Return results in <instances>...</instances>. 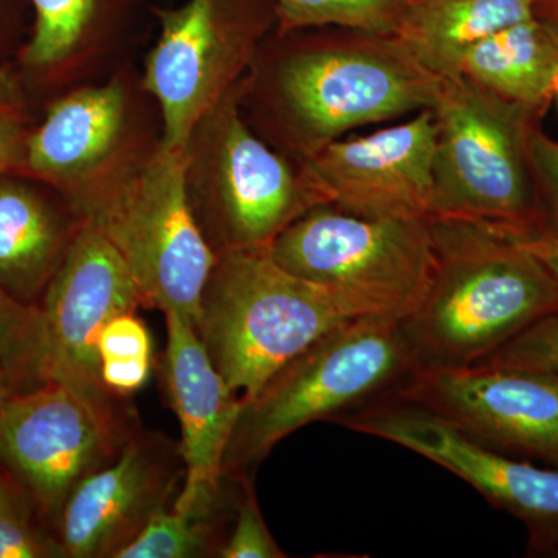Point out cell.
<instances>
[{
    "label": "cell",
    "mask_w": 558,
    "mask_h": 558,
    "mask_svg": "<svg viewBox=\"0 0 558 558\" xmlns=\"http://www.w3.org/2000/svg\"><path fill=\"white\" fill-rule=\"evenodd\" d=\"M428 222L435 274L400 319L416 371L478 363L558 310V279L519 242L464 220Z\"/></svg>",
    "instance_id": "obj_1"
},
{
    "label": "cell",
    "mask_w": 558,
    "mask_h": 558,
    "mask_svg": "<svg viewBox=\"0 0 558 558\" xmlns=\"http://www.w3.org/2000/svg\"><path fill=\"white\" fill-rule=\"evenodd\" d=\"M352 319L357 318L329 290L282 269L264 245L219 250L196 330L245 402L301 352Z\"/></svg>",
    "instance_id": "obj_2"
},
{
    "label": "cell",
    "mask_w": 558,
    "mask_h": 558,
    "mask_svg": "<svg viewBox=\"0 0 558 558\" xmlns=\"http://www.w3.org/2000/svg\"><path fill=\"white\" fill-rule=\"evenodd\" d=\"M271 80L301 161L355 128L432 109L440 84L395 35L343 27L290 51Z\"/></svg>",
    "instance_id": "obj_3"
},
{
    "label": "cell",
    "mask_w": 558,
    "mask_h": 558,
    "mask_svg": "<svg viewBox=\"0 0 558 558\" xmlns=\"http://www.w3.org/2000/svg\"><path fill=\"white\" fill-rule=\"evenodd\" d=\"M428 216L520 240L538 233L529 140L545 112L505 100L464 75L440 78Z\"/></svg>",
    "instance_id": "obj_4"
},
{
    "label": "cell",
    "mask_w": 558,
    "mask_h": 558,
    "mask_svg": "<svg viewBox=\"0 0 558 558\" xmlns=\"http://www.w3.org/2000/svg\"><path fill=\"white\" fill-rule=\"evenodd\" d=\"M416 371L400 319H352L289 362L242 403L223 459L230 478H248L282 439L317 421L392 395Z\"/></svg>",
    "instance_id": "obj_5"
},
{
    "label": "cell",
    "mask_w": 558,
    "mask_h": 558,
    "mask_svg": "<svg viewBox=\"0 0 558 558\" xmlns=\"http://www.w3.org/2000/svg\"><path fill=\"white\" fill-rule=\"evenodd\" d=\"M282 269L329 290L355 318L416 311L436 267L427 218L366 219L318 205L269 245Z\"/></svg>",
    "instance_id": "obj_6"
},
{
    "label": "cell",
    "mask_w": 558,
    "mask_h": 558,
    "mask_svg": "<svg viewBox=\"0 0 558 558\" xmlns=\"http://www.w3.org/2000/svg\"><path fill=\"white\" fill-rule=\"evenodd\" d=\"M186 149H161L112 190L83 204V220L126 260L143 306L174 312L196 326L216 255L191 208Z\"/></svg>",
    "instance_id": "obj_7"
},
{
    "label": "cell",
    "mask_w": 558,
    "mask_h": 558,
    "mask_svg": "<svg viewBox=\"0 0 558 558\" xmlns=\"http://www.w3.org/2000/svg\"><path fill=\"white\" fill-rule=\"evenodd\" d=\"M140 306L126 260L102 231L83 220L39 303L40 381L64 385L109 421L126 425L116 403L120 399L102 385L97 343L110 319Z\"/></svg>",
    "instance_id": "obj_8"
},
{
    "label": "cell",
    "mask_w": 558,
    "mask_h": 558,
    "mask_svg": "<svg viewBox=\"0 0 558 558\" xmlns=\"http://www.w3.org/2000/svg\"><path fill=\"white\" fill-rule=\"evenodd\" d=\"M72 389L46 381L14 392L0 411V464L44 519L58 520L81 481L132 435Z\"/></svg>",
    "instance_id": "obj_9"
},
{
    "label": "cell",
    "mask_w": 558,
    "mask_h": 558,
    "mask_svg": "<svg viewBox=\"0 0 558 558\" xmlns=\"http://www.w3.org/2000/svg\"><path fill=\"white\" fill-rule=\"evenodd\" d=\"M333 422L449 470L495 508L523 520L538 542L558 543V469L537 468L490 449L438 414L396 396L348 411Z\"/></svg>",
    "instance_id": "obj_10"
},
{
    "label": "cell",
    "mask_w": 558,
    "mask_h": 558,
    "mask_svg": "<svg viewBox=\"0 0 558 558\" xmlns=\"http://www.w3.org/2000/svg\"><path fill=\"white\" fill-rule=\"evenodd\" d=\"M391 396L490 449L558 464V376L473 363L414 371Z\"/></svg>",
    "instance_id": "obj_11"
},
{
    "label": "cell",
    "mask_w": 558,
    "mask_h": 558,
    "mask_svg": "<svg viewBox=\"0 0 558 558\" xmlns=\"http://www.w3.org/2000/svg\"><path fill=\"white\" fill-rule=\"evenodd\" d=\"M436 123L432 109L360 137L339 138L301 161L315 205L366 219L427 218Z\"/></svg>",
    "instance_id": "obj_12"
},
{
    "label": "cell",
    "mask_w": 558,
    "mask_h": 558,
    "mask_svg": "<svg viewBox=\"0 0 558 558\" xmlns=\"http://www.w3.org/2000/svg\"><path fill=\"white\" fill-rule=\"evenodd\" d=\"M167 319L163 384L179 418L183 486L172 509L215 513L222 487L223 459L242 410V399L209 359L196 326L174 312Z\"/></svg>",
    "instance_id": "obj_13"
},
{
    "label": "cell",
    "mask_w": 558,
    "mask_h": 558,
    "mask_svg": "<svg viewBox=\"0 0 558 558\" xmlns=\"http://www.w3.org/2000/svg\"><path fill=\"white\" fill-rule=\"evenodd\" d=\"M179 472L159 440L132 433L116 458L81 481L58 517L65 557L116 558L160 510Z\"/></svg>",
    "instance_id": "obj_14"
},
{
    "label": "cell",
    "mask_w": 558,
    "mask_h": 558,
    "mask_svg": "<svg viewBox=\"0 0 558 558\" xmlns=\"http://www.w3.org/2000/svg\"><path fill=\"white\" fill-rule=\"evenodd\" d=\"M216 161L220 250L270 245L317 207L300 172L250 131L234 106L223 113Z\"/></svg>",
    "instance_id": "obj_15"
},
{
    "label": "cell",
    "mask_w": 558,
    "mask_h": 558,
    "mask_svg": "<svg viewBox=\"0 0 558 558\" xmlns=\"http://www.w3.org/2000/svg\"><path fill=\"white\" fill-rule=\"evenodd\" d=\"M245 51L230 49L220 32L216 0H189L161 14L159 43L146 64L145 86L163 116L161 149L183 150L213 100L226 65Z\"/></svg>",
    "instance_id": "obj_16"
},
{
    "label": "cell",
    "mask_w": 558,
    "mask_h": 558,
    "mask_svg": "<svg viewBox=\"0 0 558 558\" xmlns=\"http://www.w3.org/2000/svg\"><path fill=\"white\" fill-rule=\"evenodd\" d=\"M126 95L119 83L73 92L51 106L25 138L22 163L35 174L64 182L100 163L119 138Z\"/></svg>",
    "instance_id": "obj_17"
},
{
    "label": "cell",
    "mask_w": 558,
    "mask_h": 558,
    "mask_svg": "<svg viewBox=\"0 0 558 558\" xmlns=\"http://www.w3.org/2000/svg\"><path fill=\"white\" fill-rule=\"evenodd\" d=\"M534 0H403L395 36L439 78L461 75L470 50L534 16Z\"/></svg>",
    "instance_id": "obj_18"
},
{
    "label": "cell",
    "mask_w": 558,
    "mask_h": 558,
    "mask_svg": "<svg viewBox=\"0 0 558 558\" xmlns=\"http://www.w3.org/2000/svg\"><path fill=\"white\" fill-rule=\"evenodd\" d=\"M75 233L38 193L0 179V286L11 296L39 306Z\"/></svg>",
    "instance_id": "obj_19"
},
{
    "label": "cell",
    "mask_w": 558,
    "mask_h": 558,
    "mask_svg": "<svg viewBox=\"0 0 558 558\" xmlns=\"http://www.w3.org/2000/svg\"><path fill=\"white\" fill-rule=\"evenodd\" d=\"M558 72V40L532 16L481 40L461 65V75L480 87L527 108L546 112Z\"/></svg>",
    "instance_id": "obj_20"
},
{
    "label": "cell",
    "mask_w": 558,
    "mask_h": 558,
    "mask_svg": "<svg viewBox=\"0 0 558 558\" xmlns=\"http://www.w3.org/2000/svg\"><path fill=\"white\" fill-rule=\"evenodd\" d=\"M102 385L117 399L145 387L153 369V341L135 312L117 315L101 329L97 343Z\"/></svg>",
    "instance_id": "obj_21"
},
{
    "label": "cell",
    "mask_w": 558,
    "mask_h": 558,
    "mask_svg": "<svg viewBox=\"0 0 558 558\" xmlns=\"http://www.w3.org/2000/svg\"><path fill=\"white\" fill-rule=\"evenodd\" d=\"M403 0H278L281 32L343 27L395 35Z\"/></svg>",
    "instance_id": "obj_22"
},
{
    "label": "cell",
    "mask_w": 558,
    "mask_h": 558,
    "mask_svg": "<svg viewBox=\"0 0 558 558\" xmlns=\"http://www.w3.org/2000/svg\"><path fill=\"white\" fill-rule=\"evenodd\" d=\"M167 508L157 512L116 558H197L219 553L209 517ZM218 556V554H216Z\"/></svg>",
    "instance_id": "obj_23"
},
{
    "label": "cell",
    "mask_w": 558,
    "mask_h": 558,
    "mask_svg": "<svg viewBox=\"0 0 558 558\" xmlns=\"http://www.w3.org/2000/svg\"><path fill=\"white\" fill-rule=\"evenodd\" d=\"M0 368L17 391L38 387L43 368V319L39 306L25 304L0 286Z\"/></svg>",
    "instance_id": "obj_24"
},
{
    "label": "cell",
    "mask_w": 558,
    "mask_h": 558,
    "mask_svg": "<svg viewBox=\"0 0 558 558\" xmlns=\"http://www.w3.org/2000/svg\"><path fill=\"white\" fill-rule=\"evenodd\" d=\"M36 10L35 33L24 60L32 68L57 64L78 46L94 17L97 0H32Z\"/></svg>",
    "instance_id": "obj_25"
},
{
    "label": "cell",
    "mask_w": 558,
    "mask_h": 558,
    "mask_svg": "<svg viewBox=\"0 0 558 558\" xmlns=\"http://www.w3.org/2000/svg\"><path fill=\"white\" fill-rule=\"evenodd\" d=\"M478 363L558 376V310L529 325Z\"/></svg>",
    "instance_id": "obj_26"
},
{
    "label": "cell",
    "mask_w": 558,
    "mask_h": 558,
    "mask_svg": "<svg viewBox=\"0 0 558 558\" xmlns=\"http://www.w3.org/2000/svg\"><path fill=\"white\" fill-rule=\"evenodd\" d=\"M242 497L238 505L236 520L231 534L220 545L218 557L222 558H284L270 534L260 512L258 499L248 478H240Z\"/></svg>",
    "instance_id": "obj_27"
},
{
    "label": "cell",
    "mask_w": 558,
    "mask_h": 558,
    "mask_svg": "<svg viewBox=\"0 0 558 558\" xmlns=\"http://www.w3.org/2000/svg\"><path fill=\"white\" fill-rule=\"evenodd\" d=\"M529 161L537 202L538 233L558 240V142L539 126L529 140Z\"/></svg>",
    "instance_id": "obj_28"
},
{
    "label": "cell",
    "mask_w": 558,
    "mask_h": 558,
    "mask_svg": "<svg viewBox=\"0 0 558 558\" xmlns=\"http://www.w3.org/2000/svg\"><path fill=\"white\" fill-rule=\"evenodd\" d=\"M65 557L60 539L44 534L31 517L0 513V558Z\"/></svg>",
    "instance_id": "obj_29"
},
{
    "label": "cell",
    "mask_w": 558,
    "mask_h": 558,
    "mask_svg": "<svg viewBox=\"0 0 558 558\" xmlns=\"http://www.w3.org/2000/svg\"><path fill=\"white\" fill-rule=\"evenodd\" d=\"M24 130L14 109H0V174L24 159Z\"/></svg>",
    "instance_id": "obj_30"
},
{
    "label": "cell",
    "mask_w": 558,
    "mask_h": 558,
    "mask_svg": "<svg viewBox=\"0 0 558 558\" xmlns=\"http://www.w3.org/2000/svg\"><path fill=\"white\" fill-rule=\"evenodd\" d=\"M531 252L558 279V240L548 234L534 233L513 240Z\"/></svg>",
    "instance_id": "obj_31"
},
{
    "label": "cell",
    "mask_w": 558,
    "mask_h": 558,
    "mask_svg": "<svg viewBox=\"0 0 558 558\" xmlns=\"http://www.w3.org/2000/svg\"><path fill=\"white\" fill-rule=\"evenodd\" d=\"M0 513L28 517V505L22 498V492L11 486L9 480L0 473Z\"/></svg>",
    "instance_id": "obj_32"
},
{
    "label": "cell",
    "mask_w": 558,
    "mask_h": 558,
    "mask_svg": "<svg viewBox=\"0 0 558 558\" xmlns=\"http://www.w3.org/2000/svg\"><path fill=\"white\" fill-rule=\"evenodd\" d=\"M21 94L16 81L5 70H0V109H16Z\"/></svg>",
    "instance_id": "obj_33"
},
{
    "label": "cell",
    "mask_w": 558,
    "mask_h": 558,
    "mask_svg": "<svg viewBox=\"0 0 558 558\" xmlns=\"http://www.w3.org/2000/svg\"><path fill=\"white\" fill-rule=\"evenodd\" d=\"M534 16L545 22L558 40V0H554V2L535 3Z\"/></svg>",
    "instance_id": "obj_34"
},
{
    "label": "cell",
    "mask_w": 558,
    "mask_h": 558,
    "mask_svg": "<svg viewBox=\"0 0 558 558\" xmlns=\"http://www.w3.org/2000/svg\"><path fill=\"white\" fill-rule=\"evenodd\" d=\"M14 392H17V389L14 387L13 380H11L5 369L0 368V411H2L7 400H9Z\"/></svg>",
    "instance_id": "obj_35"
},
{
    "label": "cell",
    "mask_w": 558,
    "mask_h": 558,
    "mask_svg": "<svg viewBox=\"0 0 558 558\" xmlns=\"http://www.w3.org/2000/svg\"><path fill=\"white\" fill-rule=\"evenodd\" d=\"M553 95H554V97H556V98H557V100H558V72H557L556 78H554V84H553Z\"/></svg>",
    "instance_id": "obj_36"
},
{
    "label": "cell",
    "mask_w": 558,
    "mask_h": 558,
    "mask_svg": "<svg viewBox=\"0 0 558 558\" xmlns=\"http://www.w3.org/2000/svg\"><path fill=\"white\" fill-rule=\"evenodd\" d=\"M554 2V0H534V3Z\"/></svg>",
    "instance_id": "obj_37"
}]
</instances>
